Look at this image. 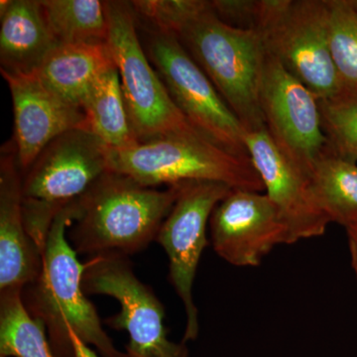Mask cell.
<instances>
[{"mask_svg":"<svg viewBox=\"0 0 357 357\" xmlns=\"http://www.w3.org/2000/svg\"><path fill=\"white\" fill-rule=\"evenodd\" d=\"M255 28L266 50L318 100L342 93L328 39L325 0H262Z\"/></svg>","mask_w":357,"mask_h":357,"instance_id":"6","label":"cell"},{"mask_svg":"<svg viewBox=\"0 0 357 357\" xmlns=\"http://www.w3.org/2000/svg\"><path fill=\"white\" fill-rule=\"evenodd\" d=\"M77 204L54 220L42 251L38 278L22 290L26 310L46 328L56 357H75L70 333L93 345L102 357H128L114 347L105 332L93 303L84 292V263L68 239V229L77 217Z\"/></svg>","mask_w":357,"mask_h":357,"instance_id":"1","label":"cell"},{"mask_svg":"<svg viewBox=\"0 0 357 357\" xmlns=\"http://www.w3.org/2000/svg\"><path fill=\"white\" fill-rule=\"evenodd\" d=\"M46 335L26 310L22 290L0 291V356L56 357Z\"/></svg>","mask_w":357,"mask_h":357,"instance_id":"21","label":"cell"},{"mask_svg":"<svg viewBox=\"0 0 357 357\" xmlns=\"http://www.w3.org/2000/svg\"><path fill=\"white\" fill-rule=\"evenodd\" d=\"M245 144L267 196L287 225L290 244L324 236L332 222L317 199L311 174L287 156L266 128L245 131Z\"/></svg>","mask_w":357,"mask_h":357,"instance_id":"12","label":"cell"},{"mask_svg":"<svg viewBox=\"0 0 357 357\" xmlns=\"http://www.w3.org/2000/svg\"><path fill=\"white\" fill-rule=\"evenodd\" d=\"M177 38L204 70L244 130L266 128L259 102L267 50L256 28L223 22L210 6L190 20Z\"/></svg>","mask_w":357,"mask_h":357,"instance_id":"3","label":"cell"},{"mask_svg":"<svg viewBox=\"0 0 357 357\" xmlns=\"http://www.w3.org/2000/svg\"><path fill=\"white\" fill-rule=\"evenodd\" d=\"M351 3L352 4V6L354 7V8L357 10V0H351Z\"/></svg>","mask_w":357,"mask_h":357,"instance_id":"28","label":"cell"},{"mask_svg":"<svg viewBox=\"0 0 357 357\" xmlns=\"http://www.w3.org/2000/svg\"><path fill=\"white\" fill-rule=\"evenodd\" d=\"M0 357H1V356H0Z\"/></svg>","mask_w":357,"mask_h":357,"instance_id":"29","label":"cell"},{"mask_svg":"<svg viewBox=\"0 0 357 357\" xmlns=\"http://www.w3.org/2000/svg\"><path fill=\"white\" fill-rule=\"evenodd\" d=\"M72 340L73 349H74L75 357H98L93 349H89V345L84 344L74 333H70Z\"/></svg>","mask_w":357,"mask_h":357,"instance_id":"26","label":"cell"},{"mask_svg":"<svg viewBox=\"0 0 357 357\" xmlns=\"http://www.w3.org/2000/svg\"><path fill=\"white\" fill-rule=\"evenodd\" d=\"M109 153L110 148L89 129H72L51 141L21 172L26 229L41 252L56 218L110 171Z\"/></svg>","mask_w":357,"mask_h":357,"instance_id":"4","label":"cell"},{"mask_svg":"<svg viewBox=\"0 0 357 357\" xmlns=\"http://www.w3.org/2000/svg\"><path fill=\"white\" fill-rule=\"evenodd\" d=\"M318 102L331 152L357 163V96H338Z\"/></svg>","mask_w":357,"mask_h":357,"instance_id":"23","label":"cell"},{"mask_svg":"<svg viewBox=\"0 0 357 357\" xmlns=\"http://www.w3.org/2000/svg\"><path fill=\"white\" fill-rule=\"evenodd\" d=\"M146 28L148 58L190 126L225 151L251 159L243 124L177 37Z\"/></svg>","mask_w":357,"mask_h":357,"instance_id":"8","label":"cell"},{"mask_svg":"<svg viewBox=\"0 0 357 357\" xmlns=\"http://www.w3.org/2000/svg\"><path fill=\"white\" fill-rule=\"evenodd\" d=\"M82 285L86 295L109 296L121 305V312L107 324L128 332V357H189L185 342L169 340L165 307L153 290L137 278L128 256H91L84 262Z\"/></svg>","mask_w":357,"mask_h":357,"instance_id":"9","label":"cell"},{"mask_svg":"<svg viewBox=\"0 0 357 357\" xmlns=\"http://www.w3.org/2000/svg\"><path fill=\"white\" fill-rule=\"evenodd\" d=\"M314 195L331 222L345 229L357 225V163L332 152L316 162L311 171Z\"/></svg>","mask_w":357,"mask_h":357,"instance_id":"19","label":"cell"},{"mask_svg":"<svg viewBox=\"0 0 357 357\" xmlns=\"http://www.w3.org/2000/svg\"><path fill=\"white\" fill-rule=\"evenodd\" d=\"M178 185V198L160 227L156 241L169 259V280L184 304L185 330L183 342L197 340L199 312L192 297L199 259L208 245L206 227L218 203L231 187L213 181H190Z\"/></svg>","mask_w":357,"mask_h":357,"instance_id":"10","label":"cell"},{"mask_svg":"<svg viewBox=\"0 0 357 357\" xmlns=\"http://www.w3.org/2000/svg\"><path fill=\"white\" fill-rule=\"evenodd\" d=\"M1 72L13 103V143L21 172L32 165L45 147L67 131L86 128L83 109L66 102L39 79Z\"/></svg>","mask_w":357,"mask_h":357,"instance_id":"14","label":"cell"},{"mask_svg":"<svg viewBox=\"0 0 357 357\" xmlns=\"http://www.w3.org/2000/svg\"><path fill=\"white\" fill-rule=\"evenodd\" d=\"M259 102L268 132L278 146L311 174L330 153L318 98L267 52L260 79Z\"/></svg>","mask_w":357,"mask_h":357,"instance_id":"11","label":"cell"},{"mask_svg":"<svg viewBox=\"0 0 357 357\" xmlns=\"http://www.w3.org/2000/svg\"><path fill=\"white\" fill-rule=\"evenodd\" d=\"M109 50L121 77L129 121L138 142L194 132L143 48L130 2L105 1ZM198 132V131H197Z\"/></svg>","mask_w":357,"mask_h":357,"instance_id":"7","label":"cell"},{"mask_svg":"<svg viewBox=\"0 0 357 357\" xmlns=\"http://www.w3.org/2000/svg\"><path fill=\"white\" fill-rule=\"evenodd\" d=\"M328 39L342 93L357 96V10L351 0H326Z\"/></svg>","mask_w":357,"mask_h":357,"instance_id":"22","label":"cell"},{"mask_svg":"<svg viewBox=\"0 0 357 357\" xmlns=\"http://www.w3.org/2000/svg\"><path fill=\"white\" fill-rule=\"evenodd\" d=\"M57 42L38 0L0 1V70L34 74Z\"/></svg>","mask_w":357,"mask_h":357,"instance_id":"16","label":"cell"},{"mask_svg":"<svg viewBox=\"0 0 357 357\" xmlns=\"http://www.w3.org/2000/svg\"><path fill=\"white\" fill-rule=\"evenodd\" d=\"M349 236V250H351V265L357 278V225L347 229Z\"/></svg>","mask_w":357,"mask_h":357,"instance_id":"27","label":"cell"},{"mask_svg":"<svg viewBox=\"0 0 357 357\" xmlns=\"http://www.w3.org/2000/svg\"><path fill=\"white\" fill-rule=\"evenodd\" d=\"M211 2L218 17L227 24L238 28H255L259 13V1L215 0Z\"/></svg>","mask_w":357,"mask_h":357,"instance_id":"25","label":"cell"},{"mask_svg":"<svg viewBox=\"0 0 357 357\" xmlns=\"http://www.w3.org/2000/svg\"><path fill=\"white\" fill-rule=\"evenodd\" d=\"M211 1L202 0H140L131 1L137 17L149 27L177 36L190 20L210 6Z\"/></svg>","mask_w":357,"mask_h":357,"instance_id":"24","label":"cell"},{"mask_svg":"<svg viewBox=\"0 0 357 357\" xmlns=\"http://www.w3.org/2000/svg\"><path fill=\"white\" fill-rule=\"evenodd\" d=\"M215 253L236 267H256L278 244H290L287 225L266 194L232 190L210 218Z\"/></svg>","mask_w":357,"mask_h":357,"instance_id":"13","label":"cell"},{"mask_svg":"<svg viewBox=\"0 0 357 357\" xmlns=\"http://www.w3.org/2000/svg\"><path fill=\"white\" fill-rule=\"evenodd\" d=\"M88 129L110 149L138 142L131 128L116 67L105 70L89 89L82 105Z\"/></svg>","mask_w":357,"mask_h":357,"instance_id":"18","label":"cell"},{"mask_svg":"<svg viewBox=\"0 0 357 357\" xmlns=\"http://www.w3.org/2000/svg\"><path fill=\"white\" fill-rule=\"evenodd\" d=\"M109 169L150 188L213 181L234 190H265L251 159L225 151L197 131L110 149Z\"/></svg>","mask_w":357,"mask_h":357,"instance_id":"5","label":"cell"},{"mask_svg":"<svg viewBox=\"0 0 357 357\" xmlns=\"http://www.w3.org/2000/svg\"><path fill=\"white\" fill-rule=\"evenodd\" d=\"M178 195V185L160 190L109 171L77 204L68 239L77 255L140 252L156 241Z\"/></svg>","mask_w":357,"mask_h":357,"instance_id":"2","label":"cell"},{"mask_svg":"<svg viewBox=\"0 0 357 357\" xmlns=\"http://www.w3.org/2000/svg\"><path fill=\"white\" fill-rule=\"evenodd\" d=\"M21 182L22 173L10 141L0 156V291L23 290L41 272L42 252L26 229Z\"/></svg>","mask_w":357,"mask_h":357,"instance_id":"15","label":"cell"},{"mask_svg":"<svg viewBox=\"0 0 357 357\" xmlns=\"http://www.w3.org/2000/svg\"><path fill=\"white\" fill-rule=\"evenodd\" d=\"M114 66L107 43L58 44L36 75L66 102L82 109L96 79Z\"/></svg>","mask_w":357,"mask_h":357,"instance_id":"17","label":"cell"},{"mask_svg":"<svg viewBox=\"0 0 357 357\" xmlns=\"http://www.w3.org/2000/svg\"><path fill=\"white\" fill-rule=\"evenodd\" d=\"M45 20L57 44H107L105 1L41 0Z\"/></svg>","mask_w":357,"mask_h":357,"instance_id":"20","label":"cell"}]
</instances>
